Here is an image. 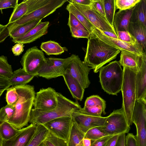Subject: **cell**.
I'll use <instances>...</instances> for the list:
<instances>
[{"mask_svg":"<svg viewBox=\"0 0 146 146\" xmlns=\"http://www.w3.org/2000/svg\"><path fill=\"white\" fill-rule=\"evenodd\" d=\"M120 51L92 33L88 38L84 62L96 73L104 65L115 59Z\"/></svg>","mask_w":146,"mask_h":146,"instance_id":"1","label":"cell"},{"mask_svg":"<svg viewBox=\"0 0 146 146\" xmlns=\"http://www.w3.org/2000/svg\"><path fill=\"white\" fill-rule=\"evenodd\" d=\"M14 86L19 94V99L15 105L14 115L8 122L16 128L21 129L27 126L29 123L36 94L33 86L26 84Z\"/></svg>","mask_w":146,"mask_h":146,"instance_id":"2","label":"cell"},{"mask_svg":"<svg viewBox=\"0 0 146 146\" xmlns=\"http://www.w3.org/2000/svg\"><path fill=\"white\" fill-rule=\"evenodd\" d=\"M58 104L53 109L41 111L32 109L29 123L37 125H43L56 118L62 117H72V113L81 108L78 101L74 102L57 92Z\"/></svg>","mask_w":146,"mask_h":146,"instance_id":"3","label":"cell"},{"mask_svg":"<svg viewBox=\"0 0 146 146\" xmlns=\"http://www.w3.org/2000/svg\"><path fill=\"white\" fill-rule=\"evenodd\" d=\"M102 89L110 95H117L121 90L123 71L119 61L115 60L103 66L99 70Z\"/></svg>","mask_w":146,"mask_h":146,"instance_id":"4","label":"cell"},{"mask_svg":"<svg viewBox=\"0 0 146 146\" xmlns=\"http://www.w3.org/2000/svg\"><path fill=\"white\" fill-rule=\"evenodd\" d=\"M123 77L121 87L123 102L122 108L129 126L132 123V117L136 101V72L128 68L123 67Z\"/></svg>","mask_w":146,"mask_h":146,"instance_id":"5","label":"cell"},{"mask_svg":"<svg viewBox=\"0 0 146 146\" xmlns=\"http://www.w3.org/2000/svg\"><path fill=\"white\" fill-rule=\"evenodd\" d=\"M67 1V0H50L43 6L23 16L16 21L6 25L9 35L12 31L21 25L35 20L42 19L54 13Z\"/></svg>","mask_w":146,"mask_h":146,"instance_id":"6","label":"cell"},{"mask_svg":"<svg viewBox=\"0 0 146 146\" xmlns=\"http://www.w3.org/2000/svg\"><path fill=\"white\" fill-rule=\"evenodd\" d=\"M102 132L110 135L128 133L130 127L127 123L123 108L114 110L108 116L104 125L99 127Z\"/></svg>","mask_w":146,"mask_h":146,"instance_id":"7","label":"cell"},{"mask_svg":"<svg viewBox=\"0 0 146 146\" xmlns=\"http://www.w3.org/2000/svg\"><path fill=\"white\" fill-rule=\"evenodd\" d=\"M71 56L66 58L50 57L38 71L36 76L50 79L62 76L67 69Z\"/></svg>","mask_w":146,"mask_h":146,"instance_id":"8","label":"cell"},{"mask_svg":"<svg viewBox=\"0 0 146 146\" xmlns=\"http://www.w3.org/2000/svg\"><path fill=\"white\" fill-rule=\"evenodd\" d=\"M132 120L136 129L138 146H146V102L136 100L133 111Z\"/></svg>","mask_w":146,"mask_h":146,"instance_id":"9","label":"cell"},{"mask_svg":"<svg viewBox=\"0 0 146 146\" xmlns=\"http://www.w3.org/2000/svg\"><path fill=\"white\" fill-rule=\"evenodd\" d=\"M46 62V58L42 51L36 46L27 50L20 61L22 68L25 72L36 76L40 68Z\"/></svg>","mask_w":146,"mask_h":146,"instance_id":"10","label":"cell"},{"mask_svg":"<svg viewBox=\"0 0 146 146\" xmlns=\"http://www.w3.org/2000/svg\"><path fill=\"white\" fill-rule=\"evenodd\" d=\"M67 69L70 74L76 80L84 89L88 88L90 83L88 75L91 68L81 60L78 55L72 54Z\"/></svg>","mask_w":146,"mask_h":146,"instance_id":"11","label":"cell"},{"mask_svg":"<svg viewBox=\"0 0 146 146\" xmlns=\"http://www.w3.org/2000/svg\"><path fill=\"white\" fill-rule=\"evenodd\" d=\"M69 2L79 11L96 28L102 32H110L117 34L113 27L95 11L91 5L86 6Z\"/></svg>","mask_w":146,"mask_h":146,"instance_id":"12","label":"cell"},{"mask_svg":"<svg viewBox=\"0 0 146 146\" xmlns=\"http://www.w3.org/2000/svg\"><path fill=\"white\" fill-rule=\"evenodd\" d=\"M36 94L33 103L34 109L44 111L53 109L57 106V92L54 89L50 87L42 88Z\"/></svg>","mask_w":146,"mask_h":146,"instance_id":"13","label":"cell"},{"mask_svg":"<svg viewBox=\"0 0 146 146\" xmlns=\"http://www.w3.org/2000/svg\"><path fill=\"white\" fill-rule=\"evenodd\" d=\"M80 109L73 112L72 117L84 133H85L92 128L101 127L104 125L107 116L97 117L90 115L82 111Z\"/></svg>","mask_w":146,"mask_h":146,"instance_id":"14","label":"cell"},{"mask_svg":"<svg viewBox=\"0 0 146 146\" xmlns=\"http://www.w3.org/2000/svg\"><path fill=\"white\" fill-rule=\"evenodd\" d=\"M72 120V117H62L43 125L53 135L67 142Z\"/></svg>","mask_w":146,"mask_h":146,"instance_id":"15","label":"cell"},{"mask_svg":"<svg viewBox=\"0 0 146 146\" xmlns=\"http://www.w3.org/2000/svg\"><path fill=\"white\" fill-rule=\"evenodd\" d=\"M105 42L119 49L138 54H142L145 52L142 47L138 42L132 43L126 42L118 39L113 38L105 35L101 31L94 26L92 32Z\"/></svg>","mask_w":146,"mask_h":146,"instance_id":"16","label":"cell"},{"mask_svg":"<svg viewBox=\"0 0 146 146\" xmlns=\"http://www.w3.org/2000/svg\"><path fill=\"white\" fill-rule=\"evenodd\" d=\"M36 128V125L30 124L21 129L19 132L11 138L2 140V146H26Z\"/></svg>","mask_w":146,"mask_h":146,"instance_id":"17","label":"cell"},{"mask_svg":"<svg viewBox=\"0 0 146 146\" xmlns=\"http://www.w3.org/2000/svg\"><path fill=\"white\" fill-rule=\"evenodd\" d=\"M106 101L99 96L93 95L88 97L85 100L84 107L80 110L87 114L97 117L105 115Z\"/></svg>","mask_w":146,"mask_h":146,"instance_id":"18","label":"cell"},{"mask_svg":"<svg viewBox=\"0 0 146 146\" xmlns=\"http://www.w3.org/2000/svg\"><path fill=\"white\" fill-rule=\"evenodd\" d=\"M49 24L48 21L41 22L24 35L12 40L15 43L23 44L33 42L47 33Z\"/></svg>","mask_w":146,"mask_h":146,"instance_id":"19","label":"cell"},{"mask_svg":"<svg viewBox=\"0 0 146 146\" xmlns=\"http://www.w3.org/2000/svg\"><path fill=\"white\" fill-rule=\"evenodd\" d=\"M119 62L121 66L128 68L136 73L139 70L143 61L146 59L145 52L142 54H138L127 51L121 50Z\"/></svg>","mask_w":146,"mask_h":146,"instance_id":"20","label":"cell"},{"mask_svg":"<svg viewBox=\"0 0 146 146\" xmlns=\"http://www.w3.org/2000/svg\"><path fill=\"white\" fill-rule=\"evenodd\" d=\"M136 100L146 102V59L144 60L139 70L136 73Z\"/></svg>","mask_w":146,"mask_h":146,"instance_id":"21","label":"cell"},{"mask_svg":"<svg viewBox=\"0 0 146 146\" xmlns=\"http://www.w3.org/2000/svg\"><path fill=\"white\" fill-rule=\"evenodd\" d=\"M133 8L125 10H119L115 13L113 27L116 33L118 31L128 32V27Z\"/></svg>","mask_w":146,"mask_h":146,"instance_id":"22","label":"cell"},{"mask_svg":"<svg viewBox=\"0 0 146 146\" xmlns=\"http://www.w3.org/2000/svg\"><path fill=\"white\" fill-rule=\"evenodd\" d=\"M73 98L81 101L83 98L85 89L79 82L70 74L68 70L62 76Z\"/></svg>","mask_w":146,"mask_h":146,"instance_id":"23","label":"cell"},{"mask_svg":"<svg viewBox=\"0 0 146 146\" xmlns=\"http://www.w3.org/2000/svg\"><path fill=\"white\" fill-rule=\"evenodd\" d=\"M128 32L135 39L146 52V26L139 23L130 22Z\"/></svg>","mask_w":146,"mask_h":146,"instance_id":"24","label":"cell"},{"mask_svg":"<svg viewBox=\"0 0 146 146\" xmlns=\"http://www.w3.org/2000/svg\"><path fill=\"white\" fill-rule=\"evenodd\" d=\"M130 22L139 23L146 26V0H140L133 7Z\"/></svg>","mask_w":146,"mask_h":146,"instance_id":"25","label":"cell"},{"mask_svg":"<svg viewBox=\"0 0 146 146\" xmlns=\"http://www.w3.org/2000/svg\"><path fill=\"white\" fill-rule=\"evenodd\" d=\"M84 137L85 133L80 129L72 119L67 141L68 146H83L82 139Z\"/></svg>","mask_w":146,"mask_h":146,"instance_id":"26","label":"cell"},{"mask_svg":"<svg viewBox=\"0 0 146 146\" xmlns=\"http://www.w3.org/2000/svg\"><path fill=\"white\" fill-rule=\"evenodd\" d=\"M35 76V75L29 74L20 68L14 71L8 80L13 86L23 85L30 82Z\"/></svg>","mask_w":146,"mask_h":146,"instance_id":"27","label":"cell"},{"mask_svg":"<svg viewBox=\"0 0 146 146\" xmlns=\"http://www.w3.org/2000/svg\"><path fill=\"white\" fill-rule=\"evenodd\" d=\"M36 125L35 132L26 146H39L48 135L49 131L43 125Z\"/></svg>","mask_w":146,"mask_h":146,"instance_id":"28","label":"cell"},{"mask_svg":"<svg viewBox=\"0 0 146 146\" xmlns=\"http://www.w3.org/2000/svg\"><path fill=\"white\" fill-rule=\"evenodd\" d=\"M40 48L48 55H58L67 51L66 47H62L57 42L52 40L42 42Z\"/></svg>","mask_w":146,"mask_h":146,"instance_id":"29","label":"cell"},{"mask_svg":"<svg viewBox=\"0 0 146 146\" xmlns=\"http://www.w3.org/2000/svg\"><path fill=\"white\" fill-rule=\"evenodd\" d=\"M42 20H35L17 27L10 33L9 36L13 39L24 35L41 22Z\"/></svg>","mask_w":146,"mask_h":146,"instance_id":"30","label":"cell"},{"mask_svg":"<svg viewBox=\"0 0 146 146\" xmlns=\"http://www.w3.org/2000/svg\"><path fill=\"white\" fill-rule=\"evenodd\" d=\"M67 5L66 9L74 15L85 27L88 31L91 33L94 26L84 16L70 3Z\"/></svg>","mask_w":146,"mask_h":146,"instance_id":"31","label":"cell"},{"mask_svg":"<svg viewBox=\"0 0 146 146\" xmlns=\"http://www.w3.org/2000/svg\"><path fill=\"white\" fill-rule=\"evenodd\" d=\"M7 121L0 123V133L2 140L9 139L16 135L20 131Z\"/></svg>","mask_w":146,"mask_h":146,"instance_id":"32","label":"cell"},{"mask_svg":"<svg viewBox=\"0 0 146 146\" xmlns=\"http://www.w3.org/2000/svg\"><path fill=\"white\" fill-rule=\"evenodd\" d=\"M28 7L26 0L18 4L14 9L7 25L11 24L27 15L28 13Z\"/></svg>","mask_w":146,"mask_h":146,"instance_id":"33","label":"cell"},{"mask_svg":"<svg viewBox=\"0 0 146 146\" xmlns=\"http://www.w3.org/2000/svg\"><path fill=\"white\" fill-rule=\"evenodd\" d=\"M106 18L113 27V21L116 9L115 0H103Z\"/></svg>","mask_w":146,"mask_h":146,"instance_id":"34","label":"cell"},{"mask_svg":"<svg viewBox=\"0 0 146 146\" xmlns=\"http://www.w3.org/2000/svg\"><path fill=\"white\" fill-rule=\"evenodd\" d=\"M13 73L11 66L8 62L7 57L0 56V76L9 79Z\"/></svg>","mask_w":146,"mask_h":146,"instance_id":"35","label":"cell"},{"mask_svg":"<svg viewBox=\"0 0 146 146\" xmlns=\"http://www.w3.org/2000/svg\"><path fill=\"white\" fill-rule=\"evenodd\" d=\"M43 143L45 146H68L66 141L55 136L49 131Z\"/></svg>","mask_w":146,"mask_h":146,"instance_id":"36","label":"cell"},{"mask_svg":"<svg viewBox=\"0 0 146 146\" xmlns=\"http://www.w3.org/2000/svg\"><path fill=\"white\" fill-rule=\"evenodd\" d=\"M15 112V106L7 104L0 109V122H8L13 117Z\"/></svg>","mask_w":146,"mask_h":146,"instance_id":"37","label":"cell"},{"mask_svg":"<svg viewBox=\"0 0 146 146\" xmlns=\"http://www.w3.org/2000/svg\"><path fill=\"white\" fill-rule=\"evenodd\" d=\"M110 136L102 131L99 127L92 128L85 133V137L90 139L92 141L99 139L103 137Z\"/></svg>","mask_w":146,"mask_h":146,"instance_id":"38","label":"cell"},{"mask_svg":"<svg viewBox=\"0 0 146 146\" xmlns=\"http://www.w3.org/2000/svg\"><path fill=\"white\" fill-rule=\"evenodd\" d=\"M6 100L7 104L15 106L19 99V94L14 86L6 89Z\"/></svg>","mask_w":146,"mask_h":146,"instance_id":"39","label":"cell"},{"mask_svg":"<svg viewBox=\"0 0 146 146\" xmlns=\"http://www.w3.org/2000/svg\"><path fill=\"white\" fill-rule=\"evenodd\" d=\"M140 0H115L116 8L120 10L133 8Z\"/></svg>","mask_w":146,"mask_h":146,"instance_id":"40","label":"cell"},{"mask_svg":"<svg viewBox=\"0 0 146 146\" xmlns=\"http://www.w3.org/2000/svg\"><path fill=\"white\" fill-rule=\"evenodd\" d=\"M28 7L27 14L40 8L49 1L50 0H26Z\"/></svg>","mask_w":146,"mask_h":146,"instance_id":"41","label":"cell"},{"mask_svg":"<svg viewBox=\"0 0 146 146\" xmlns=\"http://www.w3.org/2000/svg\"><path fill=\"white\" fill-rule=\"evenodd\" d=\"M90 5L95 11L106 19L103 0H92Z\"/></svg>","mask_w":146,"mask_h":146,"instance_id":"42","label":"cell"},{"mask_svg":"<svg viewBox=\"0 0 146 146\" xmlns=\"http://www.w3.org/2000/svg\"><path fill=\"white\" fill-rule=\"evenodd\" d=\"M67 25L69 28L72 27L75 29H80L88 31L77 18L70 13H69Z\"/></svg>","mask_w":146,"mask_h":146,"instance_id":"43","label":"cell"},{"mask_svg":"<svg viewBox=\"0 0 146 146\" xmlns=\"http://www.w3.org/2000/svg\"><path fill=\"white\" fill-rule=\"evenodd\" d=\"M116 33L117 39L119 40L129 43L137 42L135 39L129 32L118 31Z\"/></svg>","mask_w":146,"mask_h":146,"instance_id":"44","label":"cell"},{"mask_svg":"<svg viewBox=\"0 0 146 146\" xmlns=\"http://www.w3.org/2000/svg\"><path fill=\"white\" fill-rule=\"evenodd\" d=\"M70 28L71 35L73 37L77 38H86L88 39L90 36L91 33L88 31L72 27Z\"/></svg>","mask_w":146,"mask_h":146,"instance_id":"45","label":"cell"},{"mask_svg":"<svg viewBox=\"0 0 146 146\" xmlns=\"http://www.w3.org/2000/svg\"><path fill=\"white\" fill-rule=\"evenodd\" d=\"M18 0H0V10L1 13L3 9L12 8L14 9L18 4Z\"/></svg>","mask_w":146,"mask_h":146,"instance_id":"46","label":"cell"},{"mask_svg":"<svg viewBox=\"0 0 146 146\" xmlns=\"http://www.w3.org/2000/svg\"><path fill=\"white\" fill-rule=\"evenodd\" d=\"M125 146H138L135 135L131 133H128L125 135Z\"/></svg>","mask_w":146,"mask_h":146,"instance_id":"47","label":"cell"},{"mask_svg":"<svg viewBox=\"0 0 146 146\" xmlns=\"http://www.w3.org/2000/svg\"><path fill=\"white\" fill-rule=\"evenodd\" d=\"M114 135L105 136L94 141H91V146H106L108 141Z\"/></svg>","mask_w":146,"mask_h":146,"instance_id":"48","label":"cell"},{"mask_svg":"<svg viewBox=\"0 0 146 146\" xmlns=\"http://www.w3.org/2000/svg\"><path fill=\"white\" fill-rule=\"evenodd\" d=\"M24 46L21 43H17L12 48V52L15 56H18L21 54L24 51Z\"/></svg>","mask_w":146,"mask_h":146,"instance_id":"49","label":"cell"},{"mask_svg":"<svg viewBox=\"0 0 146 146\" xmlns=\"http://www.w3.org/2000/svg\"><path fill=\"white\" fill-rule=\"evenodd\" d=\"M8 36L9 34L6 29V25H3L0 24V43Z\"/></svg>","mask_w":146,"mask_h":146,"instance_id":"50","label":"cell"},{"mask_svg":"<svg viewBox=\"0 0 146 146\" xmlns=\"http://www.w3.org/2000/svg\"><path fill=\"white\" fill-rule=\"evenodd\" d=\"M11 86L8 79L0 76V91L6 90Z\"/></svg>","mask_w":146,"mask_h":146,"instance_id":"51","label":"cell"},{"mask_svg":"<svg viewBox=\"0 0 146 146\" xmlns=\"http://www.w3.org/2000/svg\"><path fill=\"white\" fill-rule=\"evenodd\" d=\"M120 135H115L111 138L107 142L106 146H116Z\"/></svg>","mask_w":146,"mask_h":146,"instance_id":"52","label":"cell"},{"mask_svg":"<svg viewBox=\"0 0 146 146\" xmlns=\"http://www.w3.org/2000/svg\"><path fill=\"white\" fill-rule=\"evenodd\" d=\"M92 0H68V2L76 3L77 4L86 5L90 6L91 5Z\"/></svg>","mask_w":146,"mask_h":146,"instance_id":"53","label":"cell"},{"mask_svg":"<svg viewBox=\"0 0 146 146\" xmlns=\"http://www.w3.org/2000/svg\"><path fill=\"white\" fill-rule=\"evenodd\" d=\"M125 134H122L120 135L116 146H125Z\"/></svg>","mask_w":146,"mask_h":146,"instance_id":"54","label":"cell"},{"mask_svg":"<svg viewBox=\"0 0 146 146\" xmlns=\"http://www.w3.org/2000/svg\"><path fill=\"white\" fill-rule=\"evenodd\" d=\"M102 32L105 35L107 36L113 38L117 39V34L110 32L105 31Z\"/></svg>","mask_w":146,"mask_h":146,"instance_id":"55","label":"cell"},{"mask_svg":"<svg viewBox=\"0 0 146 146\" xmlns=\"http://www.w3.org/2000/svg\"><path fill=\"white\" fill-rule=\"evenodd\" d=\"M82 143L83 146H91V140L89 138L84 137L82 139Z\"/></svg>","mask_w":146,"mask_h":146,"instance_id":"56","label":"cell"},{"mask_svg":"<svg viewBox=\"0 0 146 146\" xmlns=\"http://www.w3.org/2000/svg\"><path fill=\"white\" fill-rule=\"evenodd\" d=\"M2 139L1 137L0 133V146H2Z\"/></svg>","mask_w":146,"mask_h":146,"instance_id":"57","label":"cell"},{"mask_svg":"<svg viewBox=\"0 0 146 146\" xmlns=\"http://www.w3.org/2000/svg\"><path fill=\"white\" fill-rule=\"evenodd\" d=\"M4 91L5 90H2L0 91V97H1V95H2V94L3 93Z\"/></svg>","mask_w":146,"mask_h":146,"instance_id":"58","label":"cell"},{"mask_svg":"<svg viewBox=\"0 0 146 146\" xmlns=\"http://www.w3.org/2000/svg\"><path fill=\"white\" fill-rule=\"evenodd\" d=\"M39 146H45L44 144L43 143H42L39 145Z\"/></svg>","mask_w":146,"mask_h":146,"instance_id":"59","label":"cell"}]
</instances>
